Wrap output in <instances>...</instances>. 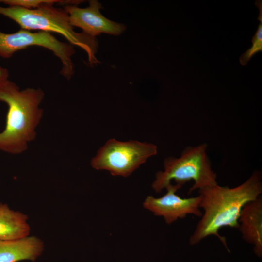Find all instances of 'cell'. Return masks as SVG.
<instances>
[{"instance_id": "cell-1", "label": "cell", "mask_w": 262, "mask_h": 262, "mask_svg": "<svg viewBox=\"0 0 262 262\" xmlns=\"http://www.w3.org/2000/svg\"><path fill=\"white\" fill-rule=\"evenodd\" d=\"M198 192L200 196L199 206L203 213L190 237L189 244L195 245L208 236L214 235L230 252L226 237L221 236L219 230L224 227L238 229L243 206L262 193L261 173L255 171L245 181L233 188L217 184Z\"/></svg>"}, {"instance_id": "cell-2", "label": "cell", "mask_w": 262, "mask_h": 262, "mask_svg": "<svg viewBox=\"0 0 262 262\" xmlns=\"http://www.w3.org/2000/svg\"><path fill=\"white\" fill-rule=\"evenodd\" d=\"M44 97L40 89L20 90L8 81L0 87V101L8 106L5 129L0 133V150L12 154L22 153L35 137V129L43 111L39 105Z\"/></svg>"}, {"instance_id": "cell-3", "label": "cell", "mask_w": 262, "mask_h": 262, "mask_svg": "<svg viewBox=\"0 0 262 262\" xmlns=\"http://www.w3.org/2000/svg\"><path fill=\"white\" fill-rule=\"evenodd\" d=\"M54 5L45 4L33 9L0 6V15L13 20L22 29L39 30L61 34L71 45L81 48L86 52L90 65L93 66L99 63L96 55L98 48L96 37L83 32H76L70 24L66 11L63 7Z\"/></svg>"}, {"instance_id": "cell-4", "label": "cell", "mask_w": 262, "mask_h": 262, "mask_svg": "<svg viewBox=\"0 0 262 262\" xmlns=\"http://www.w3.org/2000/svg\"><path fill=\"white\" fill-rule=\"evenodd\" d=\"M208 145L204 143L196 146H187L179 158L168 157L164 161V171H158L152 184L157 193L161 192L174 180L182 186L193 180L188 194L197 189L217 185V174L212 169L207 153Z\"/></svg>"}, {"instance_id": "cell-5", "label": "cell", "mask_w": 262, "mask_h": 262, "mask_svg": "<svg viewBox=\"0 0 262 262\" xmlns=\"http://www.w3.org/2000/svg\"><path fill=\"white\" fill-rule=\"evenodd\" d=\"M157 153V147L152 143L111 139L98 150L91 165L97 170L109 171L112 175L126 177Z\"/></svg>"}, {"instance_id": "cell-6", "label": "cell", "mask_w": 262, "mask_h": 262, "mask_svg": "<svg viewBox=\"0 0 262 262\" xmlns=\"http://www.w3.org/2000/svg\"><path fill=\"white\" fill-rule=\"evenodd\" d=\"M34 46L52 51L62 64L61 74L67 80L72 77L74 73L71 59L75 53L73 45L59 41L46 32H32L22 29L12 33L0 31V56L2 58H10L16 52Z\"/></svg>"}, {"instance_id": "cell-7", "label": "cell", "mask_w": 262, "mask_h": 262, "mask_svg": "<svg viewBox=\"0 0 262 262\" xmlns=\"http://www.w3.org/2000/svg\"><path fill=\"white\" fill-rule=\"evenodd\" d=\"M181 187L177 184H170L165 188L166 194L162 197L147 196L143 202L144 207L155 215L162 216L167 224L183 218L188 214L201 217L202 213L199 206L200 196L181 198L176 194Z\"/></svg>"}, {"instance_id": "cell-8", "label": "cell", "mask_w": 262, "mask_h": 262, "mask_svg": "<svg viewBox=\"0 0 262 262\" xmlns=\"http://www.w3.org/2000/svg\"><path fill=\"white\" fill-rule=\"evenodd\" d=\"M88 3L89 6L83 8L74 5L63 7L73 27L80 28L83 33L94 37L101 33L119 35L125 32V25L111 20L102 15V4L98 0H90Z\"/></svg>"}, {"instance_id": "cell-9", "label": "cell", "mask_w": 262, "mask_h": 262, "mask_svg": "<svg viewBox=\"0 0 262 262\" xmlns=\"http://www.w3.org/2000/svg\"><path fill=\"white\" fill-rule=\"evenodd\" d=\"M238 229L242 238L253 245L255 255L262 257V198L246 203L243 207L238 220Z\"/></svg>"}, {"instance_id": "cell-10", "label": "cell", "mask_w": 262, "mask_h": 262, "mask_svg": "<svg viewBox=\"0 0 262 262\" xmlns=\"http://www.w3.org/2000/svg\"><path fill=\"white\" fill-rule=\"evenodd\" d=\"M44 247L43 241L35 236L0 240V262H35L42 254Z\"/></svg>"}, {"instance_id": "cell-11", "label": "cell", "mask_w": 262, "mask_h": 262, "mask_svg": "<svg viewBox=\"0 0 262 262\" xmlns=\"http://www.w3.org/2000/svg\"><path fill=\"white\" fill-rule=\"evenodd\" d=\"M28 216L0 203V240H14L29 236Z\"/></svg>"}, {"instance_id": "cell-12", "label": "cell", "mask_w": 262, "mask_h": 262, "mask_svg": "<svg viewBox=\"0 0 262 262\" xmlns=\"http://www.w3.org/2000/svg\"><path fill=\"white\" fill-rule=\"evenodd\" d=\"M255 5L259 10L258 20L260 21V24L252 37L251 47L243 53L239 58L240 63L242 66L246 65L256 53L262 51V1L256 0Z\"/></svg>"}, {"instance_id": "cell-13", "label": "cell", "mask_w": 262, "mask_h": 262, "mask_svg": "<svg viewBox=\"0 0 262 262\" xmlns=\"http://www.w3.org/2000/svg\"><path fill=\"white\" fill-rule=\"evenodd\" d=\"M62 1L60 0H0L9 6L18 7L27 9H36L45 4H58Z\"/></svg>"}, {"instance_id": "cell-14", "label": "cell", "mask_w": 262, "mask_h": 262, "mask_svg": "<svg viewBox=\"0 0 262 262\" xmlns=\"http://www.w3.org/2000/svg\"><path fill=\"white\" fill-rule=\"evenodd\" d=\"M8 70L0 66V87L8 81Z\"/></svg>"}]
</instances>
